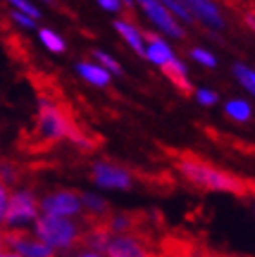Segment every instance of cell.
<instances>
[{
	"mask_svg": "<svg viewBox=\"0 0 255 257\" xmlns=\"http://www.w3.org/2000/svg\"><path fill=\"white\" fill-rule=\"evenodd\" d=\"M177 170L188 183L204 192H228L237 197H244L248 193L244 179L210 164L204 159L191 154H181L177 159Z\"/></svg>",
	"mask_w": 255,
	"mask_h": 257,
	"instance_id": "obj_1",
	"label": "cell"
},
{
	"mask_svg": "<svg viewBox=\"0 0 255 257\" xmlns=\"http://www.w3.org/2000/svg\"><path fill=\"white\" fill-rule=\"evenodd\" d=\"M82 232V223H75L73 219L66 217H53V215H39L37 224H35L37 237L53 250L79 248Z\"/></svg>",
	"mask_w": 255,
	"mask_h": 257,
	"instance_id": "obj_2",
	"label": "cell"
},
{
	"mask_svg": "<svg viewBox=\"0 0 255 257\" xmlns=\"http://www.w3.org/2000/svg\"><path fill=\"white\" fill-rule=\"evenodd\" d=\"M108 257H159L153 239L146 230L113 235L106 248Z\"/></svg>",
	"mask_w": 255,
	"mask_h": 257,
	"instance_id": "obj_3",
	"label": "cell"
},
{
	"mask_svg": "<svg viewBox=\"0 0 255 257\" xmlns=\"http://www.w3.org/2000/svg\"><path fill=\"white\" fill-rule=\"evenodd\" d=\"M40 212V204L35 197L33 192L20 190V192H11L10 203L6 208L4 215V226H19L28 221H37Z\"/></svg>",
	"mask_w": 255,
	"mask_h": 257,
	"instance_id": "obj_4",
	"label": "cell"
},
{
	"mask_svg": "<svg viewBox=\"0 0 255 257\" xmlns=\"http://www.w3.org/2000/svg\"><path fill=\"white\" fill-rule=\"evenodd\" d=\"M141 10L146 13V17L152 20V24L161 33H164L170 39L181 40L186 37V28L161 4V0H135Z\"/></svg>",
	"mask_w": 255,
	"mask_h": 257,
	"instance_id": "obj_5",
	"label": "cell"
},
{
	"mask_svg": "<svg viewBox=\"0 0 255 257\" xmlns=\"http://www.w3.org/2000/svg\"><path fill=\"white\" fill-rule=\"evenodd\" d=\"M39 204L44 215H53V217L71 219L75 215H80L84 210L80 195L71 190H59V192L49 193L42 201H39Z\"/></svg>",
	"mask_w": 255,
	"mask_h": 257,
	"instance_id": "obj_6",
	"label": "cell"
},
{
	"mask_svg": "<svg viewBox=\"0 0 255 257\" xmlns=\"http://www.w3.org/2000/svg\"><path fill=\"white\" fill-rule=\"evenodd\" d=\"M4 239L8 242V248L11 246L15 253L22 257H55L53 248H49L37 235L26 232V230L13 228L10 232H4Z\"/></svg>",
	"mask_w": 255,
	"mask_h": 257,
	"instance_id": "obj_7",
	"label": "cell"
},
{
	"mask_svg": "<svg viewBox=\"0 0 255 257\" xmlns=\"http://www.w3.org/2000/svg\"><path fill=\"white\" fill-rule=\"evenodd\" d=\"M181 2L186 6L193 20L204 24L208 30L221 31L226 28L224 15H222L219 4L213 0H181Z\"/></svg>",
	"mask_w": 255,
	"mask_h": 257,
	"instance_id": "obj_8",
	"label": "cell"
},
{
	"mask_svg": "<svg viewBox=\"0 0 255 257\" xmlns=\"http://www.w3.org/2000/svg\"><path fill=\"white\" fill-rule=\"evenodd\" d=\"M93 181L106 188H130L132 175L128 170L111 163H97L93 166Z\"/></svg>",
	"mask_w": 255,
	"mask_h": 257,
	"instance_id": "obj_9",
	"label": "cell"
},
{
	"mask_svg": "<svg viewBox=\"0 0 255 257\" xmlns=\"http://www.w3.org/2000/svg\"><path fill=\"white\" fill-rule=\"evenodd\" d=\"M144 57L152 64L162 68L175 59V51L170 46V42H166L161 35L153 33V31H144Z\"/></svg>",
	"mask_w": 255,
	"mask_h": 257,
	"instance_id": "obj_10",
	"label": "cell"
},
{
	"mask_svg": "<svg viewBox=\"0 0 255 257\" xmlns=\"http://www.w3.org/2000/svg\"><path fill=\"white\" fill-rule=\"evenodd\" d=\"M162 73L166 77L173 86H175L182 95H191L193 93V84L190 80V75H188V68L186 64L182 62L181 59H173L172 62H168L166 66H162Z\"/></svg>",
	"mask_w": 255,
	"mask_h": 257,
	"instance_id": "obj_11",
	"label": "cell"
},
{
	"mask_svg": "<svg viewBox=\"0 0 255 257\" xmlns=\"http://www.w3.org/2000/svg\"><path fill=\"white\" fill-rule=\"evenodd\" d=\"M117 33L122 37L124 40L128 42V46L132 48L133 51L141 57H144V31H141L137 26L133 24L132 20L128 19H118L113 22Z\"/></svg>",
	"mask_w": 255,
	"mask_h": 257,
	"instance_id": "obj_12",
	"label": "cell"
},
{
	"mask_svg": "<svg viewBox=\"0 0 255 257\" xmlns=\"http://www.w3.org/2000/svg\"><path fill=\"white\" fill-rule=\"evenodd\" d=\"M77 69H79V73L82 75L84 79L88 80V82H91L93 86L102 88V86L109 84L111 75H109L104 68H100V66L89 64V62H80V64L77 66Z\"/></svg>",
	"mask_w": 255,
	"mask_h": 257,
	"instance_id": "obj_13",
	"label": "cell"
},
{
	"mask_svg": "<svg viewBox=\"0 0 255 257\" xmlns=\"http://www.w3.org/2000/svg\"><path fill=\"white\" fill-rule=\"evenodd\" d=\"M224 113L235 122H248L251 119V106L244 99H231L224 104Z\"/></svg>",
	"mask_w": 255,
	"mask_h": 257,
	"instance_id": "obj_14",
	"label": "cell"
},
{
	"mask_svg": "<svg viewBox=\"0 0 255 257\" xmlns=\"http://www.w3.org/2000/svg\"><path fill=\"white\" fill-rule=\"evenodd\" d=\"M231 71H233V77L239 80V84L246 91H250L251 95H255V69L250 68V66H246L244 62H235Z\"/></svg>",
	"mask_w": 255,
	"mask_h": 257,
	"instance_id": "obj_15",
	"label": "cell"
},
{
	"mask_svg": "<svg viewBox=\"0 0 255 257\" xmlns=\"http://www.w3.org/2000/svg\"><path fill=\"white\" fill-rule=\"evenodd\" d=\"M161 4L164 6V8H166V10L170 11V13H172V15L175 17L182 26L193 24V22H195L193 17L190 15V11L186 10V6L182 4L181 0H161Z\"/></svg>",
	"mask_w": 255,
	"mask_h": 257,
	"instance_id": "obj_16",
	"label": "cell"
},
{
	"mask_svg": "<svg viewBox=\"0 0 255 257\" xmlns=\"http://www.w3.org/2000/svg\"><path fill=\"white\" fill-rule=\"evenodd\" d=\"M190 57L193 60H195L197 64L202 66V68L206 69H213L217 68V57L213 53H211L210 50H206V48H201V46H195V48H191L190 50Z\"/></svg>",
	"mask_w": 255,
	"mask_h": 257,
	"instance_id": "obj_17",
	"label": "cell"
},
{
	"mask_svg": "<svg viewBox=\"0 0 255 257\" xmlns=\"http://www.w3.org/2000/svg\"><path fill=\"white\" fill-rule=\"evenodd\" d=\"M40 39H42V42L46 44V48L51 51H55V53H60V51L66 50V44H64V40L60 39L59 35H55L51 30H40Z\"/></svg>",
	"mask_w": 255,
	"mask_h": 257,
	"instance_id": "obj_18",
	"label": "cell"
},
{
	"mask_svg": "<svg viewBox=\"0 0 255 257\" xmlns=\"http://www.w3.org/2000/svg\"><path fill=\"white\" fill-rule=\"evenodd\" d=\"M93 55L97 57L98 62H100V68H104L108 73H117V75L122 73V68H120V64L113 59L111 55L104 53V51H93Z\"/></svg>",
	"mask_w": 255,
	"mask_h": 257,
	"instance_id": "obj_19",
	"label": "cell"
},
{
	"mask_svg": "<svg viewBox=\"0 0 255 257\" xmlns=\"http://www.w3.org/2000/svg\"><path fill=\"white\" fill-rule=\"evenodd\" d=\"M193 93H195L197 102L202 104V106H213V104L219 102L217 91H213V89H210V88H197V89H193Z\"/></svg>",
	"mask_w": 255,
	"mask_h": 257,
	"instance_id": "obj_20",
	"label": "cell"
},
{
	"mask_svg": "<svg viewBox=\"0 0 255 257\" xmlns=\"http://www.w3.org/2000/svg\"><path fill=\"white\" fill-rule=\"evenodd\" d=\"M11 197V186H8L6 183L0 181V226H4V215H6V208L10 203Z\"/></svg>",
	"mask_w": 255,
	"mask_h": 257,
	"instance_id": "obj_21",
	"label": "cell"
},
{
	"mask_svg": "<svg viewBox=\"0 0 255 257\" xmlns=\"http://www.w3.org/2000/svg\"><path fill=\"white\" fill-rule=\"evenodd\" d=\"M10 2L19 8V11L22 13V15L30 17V19H39V17H40L39 10H37V8H33L31 4H28L26 0H10Z\"/></svg>",
	"mask_w": 255,
	"mask_h": 257,
	"instance_id": "obj_22",
	"label": "cell"
},
{
	"mask_svg": "<svg viewBox=\"0 0 255 257\" xmlns=\"http://www.w3.org/2000/svg\"><path fill=\"white\" fill-rule=\"evenodd\" d=\"M100 8H104L106 11H111V13H117V11L122 10V4L120 0H97Z\"/></svg>",
	"mask_w": 255,
	"mask_h": 257,
	"instance_id": "obj_23",
	"label": "cell"
},
{
	"mask_svg": "<svg viewBox=\"0 0 255 257\" xmlns=\"http://www.w3.org/2000/svg\"><path fill=\"white\" fill-rule=\"evenodd\" d=\"M11 17L15 19V22H19L20 26H24V28H35L33 26V19H30V17H26V15H22V13H11Z\"/></svg>",
	"mask_w": 255,
	"mask_h": 257,
	"instance_id": "obj_24",
	"label": "cell"
},
{
	"mask_svg": "<svg viewBox=\"0 0 255 257\" xmlns=\"http://www.w3.org/2000/svg\"><path fill=\"white\" fill-rule=\"evenodd\" d=\"M244 24L255 33V10H250L244 13Z\"/></svg>",
	"mask_w": 255,
	"mask_h": 257,
	"instance_id": "obj_25",
	"label": "cell"
},
{
	"mask_svg": "<svg viewBox=\"0 0 255 257\" xmlns=\"http://www.w3.org/2000/svg\"><path fill=\"white\" fill-rule=\"evenodd\" d=\"M75 257H102L100 253L97 252H89V250H82V252L79 253V255H75Z\"/></svg>",
	"mask_w": 255,
	"mask_h": 257,
	"instance_id": "obj_26",
	"label": "cell"
},
{
	"mask_svg": "<svg viewBox=\"0 0 255 257\" xmlns=\"http://www.w3.org/2000/svg\"><path fill=\"white\" fill-rule=\"evenodd\" d=\"M8 250V242L4 239V230H0V252H6Z\"/></svg>",
	"mask_w": 255,
	"mask_h": 257,
	"instance_id": "obj_27",
	"label": "cell"
},
{
	"mask_svg": "<svg viewBox=\"0 0 255 257\" xmlns=\"http://www.w3.org/2000/svg\"><path fill=\"white\" fill-rule=\"evenodd\" d=\"M217 257H251V255H242V253H217Z\"/></svg>",
	"mask_w": 255,
	"mask_h": 257,
	"instance_id": "obj_28",
	"label": "cell"
},
{
	"mask_svg": "<svg viewBox=\"0 0 255 257\" xmlns=\"http://www.w3.org/2000/svg\"><path fill=\"white\" fill-rule=\"evenodd\" d=\"M0 257H22V255H19V253H15V252H0Z\"/></svg>",
	"mask_w": 255,
	"mask_h": 257,
	"instance_id": "obj_29",
	"label": "cell"
},
{
	"mask_svg": "<svg viewBox=\"0 0 255 257\" xmlns=\"http://www.w3.org/2000/svg\"><path fill=\"white\" fill-rule=\"evenodd\" d=\"M246 186H248V192L255 193V183H246Z\"/></svg>",
	"mask_w": 255,
	"mask_h": 257,
	"instance_id": "obj_30",
	"label": "cell"
},
{
	"mask_svg": "<svg viewBox=\"0 0 255 257\" xmlns=\"http://www.w3.org/2000/svg\"><path fill=\"white\" fill-rule=\"evenodd\" d=\"M202 257H217V253H215V252H211V250H210V252H208L206 255H202Z\"/></svg>",
	"mask_w": 255,
	"mask_h": 257,
	"instance_id": "obj_31",
	"label": "cell"
},
{
	"mask_svg": "<svg viewBox=\"0 0 255 257\" xmlns=\"http://www.w3.org/2000/svg\"><path fill=\"white\" fill-rule=\"evenodd\" d=\"M159 257H164V255H159Z\"/></svg>",
	"mask_w": 255,
	"mask_h": 257,
	"instance_id": "obj_32",
	"label": "cell"
}]
</instances>
